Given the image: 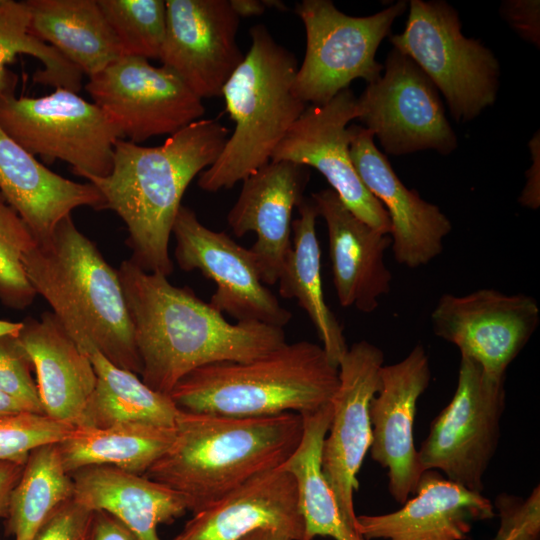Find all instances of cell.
Here are the masks:
<instances>
[{
	"instance_id": "cell-17",
	"label": "cell",
	"mask_w": 540,
	"mask_h": 540,
	"mask_svg": "<svg viewBox=\"0 0 540 540\" xmlns=\"http://www.w3.org/2000/svg\"><path fill=\"white\" fill-rule=\"evenodd\" d=\"M239 22L229 0H166L159 60L201 99L220 97L245 57Z\"/></svg>"
},
{
	"instance_id": "cell-16",
	"label": "cell",
	"mask_w": 540,
	"mask_h": 540,
	"mask_svg": "<svg viewBox=\"0 0 540 540\" xmlns=\"http://www.w3.org/2000/svg\"><path fill=\"white\" fill-rule=\"evenodd\" d=\"M383 365L384 353L374 344L362 340L348 347L338 365L339 383L322 445L323 474L345 521L356 530L353 496L359 487L357 474L372 443L369 407Z\"/></svg>"
},
{
	"instance_id": "cell-34",
	"label": "cell",
	"mask_w": 540,
	"mask_h": 540,
	"mask_svg": "<svg viewBox=\"0 0 540 540\" xmlns=\"http://www.w3.org/2000/svg\"><path fill=\"white\" fill-rule=\"evenodd\" d=\"M123 55L160 59L166 31L164 0H97Z\"/></svg>"
},
{
	"instance_id": "cell-44",
	"label": "cell",
	"mask_w": 540,
	"mask_h": 540,
	"mask_svg": "<svg viewBox=\"0 0 540 540\" xmlns=\"http://www.w3.org/2000/svg\"><path fill=\"white\" fill-rule=\"evenodd\" d=\"M229 3L239 18L259 16L266 9L264 0H229Z\"/></svg>"
},
{
	"instance_id": "cell-1",
	"label": "cell",
	"mask_w": 540,
	"mask_h": 540,
	"mask_svg": "<svg viewBox=\"0 0 540 540\" xmlns=\"http://www.w3.org/2000/svg\"><path fill=\"white\" fill-rule=\"evenodd\" d=\"M141 362V380L168 395L192 371L220 362H247L286 343L281 327L229 323L188 287L147 272L131 259L117 269Z\"/></svg>"
},
{
	"instance_id": "cell-13",
	"label": "cell",
	"mask_w": 540,
	"mask_h": 540,
	"mask_svg": "<svg viewBox=\"0 0 540 540\" xmlns=\"http://www.w3.org/2000/svg\"><path fill=\"white\" fill-rule=\"evenodd\" d=\"M172 234L175 259L183 271H200L216 284L209 304L238 321L261 322L283 328L292 314L263 283L250 248L225 232L203 225L196 213L181 206Z\"/></svg>"
},
{
	"instance_id": "cell-41",
	"label": "cell",
	"mask_w": 540,
	"mask_h": 540,
	"mask_svg": "<svg viewBox=\"0 0 540 540\" xmlns=\"http://www.w3.org/2000/svg\"><path fill=\"white\" fill-rule=\"evenodd\" d=\"M532 164L526 171V184L519 197L522 206L537 209L540 204V134L535 132L528 143Z\"/></svg>"
},
{
	"instance_id": "cell-33",
	"label": "cell",
	"mask_w": 540,
	"mask_h": 540,
	"mask_svg": "<svg viewBox=\"0 0 540 540\" xmlns=\"http://www.w3.org/2000/svg\"><path fill=\"white\" fill-rule=\"evenodd\" d=\"M30 55L42 63L34 83L79 92L83 73L54 47L34 36L24 1L0 0V98L15 95L18 76L8 65L17 55Z\"/></svg>"
},
{
	"instance_id": "cell-28",
	"label": "cell",
	"mask_w": 540,
	"mask_h": 540,
	"mask_svg": "<svg viewBox=\"0 0 540 540\" xmlns=\"http://www.w3.org/2000/svg\"><path fill=\"white\" fill-rule=\"evenodd\" d=\"M291 249L278 279L279 294L296 299L307 313L330 362L338 365L348 350L343 327L326 303L321 276V250L316 234L318 212L313 200L297 206Z\"/></svg>"
},
{
	"instance_id": "cell-8",
	"label": "cell",
	"mask_w": 540,
	"mask_h": 540,
	"mask_svg": "<svg viewBox=\"0 0 540 540\" xmlns=\"http://www.w3.org/2000/svg\"><path fill=\"white\" fill-rule=\"evenodd\" d=\"M408 8L404 0L364 17L349 16L330 0H302L295 12L306 32V51L294 90L310 105H324L355 79L377 80L383 64L376 60L381 42Z\"/></svg>"
},
{
	"instance_id": "cell-47",
	"label": "cell",
	"mask_w": 540,
	"mask_h": 540,
	"mask_svg": "<svg viewBox=\"0 0 540 540\" xmlns=\"http://www.w3.org/2000/svg\"><path fill=\"white\" fill-rule=\"evenodd\" d=\"M23 327V322H9L0 320V338L4 336H17Z\"/></svg>"
},
{
	"instance_id": "cell-38",
	"label": "cell",
	"mask_w": 540,
	"mask_h": 540,
	"mask_svg": "<svg viewBox=\"0 0 540 540\" xmlns=\"http://www.w3.org/2000/svg\"><path fill=\"white\" fill-rule=\"evenodd\" d=\"M499 527L492 540H540V487L526 498L499 494L493 504Z\"/></svg>"
},
{
	"instance_id": "cell-15",
	"label": "cell",
	"mask_w": 540,
	"mask_h": 540,
	"mask_svg": "<svg viewBox=\"0 0 540 540\" xmlns=\"http://www.w3.org/2000/svg\"><path fill=\"white\" fill-rule=\"evenodd\" d=\"M357 97L350 88L324 105H308L274 150L270 161H289L320 172L344 205L372 228L389 234L391 225L382 204L359 178L350 157L357 119Z\"/></svg>"
},
{
	"instance_id": "cell-12",
	"label": "cell",
	"mask_w": 540,
	"mask_h": 540,
	"mask_svg": "<svg viewBox=\"0 0 540 540\" xmlns=\"http://www.w3.org/2000/svg\"><path fill=\"white\" fill-rule=\"evenodd\" d=\"M85 89L123 137L136 144L170 136L205 114L202 99L173 71L141 57H119L89 77Z\"/></svg>"
},
{
	"instance_id": "cell-30",
	"label": "cell",
	"mask_w": 540,
	"mask_h": 540,
	"mask_svg": "<svg viewBox=\"0 0 540 540\" xmlns=\"http://www.w3.org/2000/svg\"><path fill=\"white\" fill-rule=\"evenodd\" d=\"M174 436L175 427L143 423L77 426L57 446L69 474L89 466H111L144 475Z\"/></svg>"
},
{
	"instance_id": "cell-26",
	"label": "cell",
	"mask_w": 540,
	"mask_h": 540,
	"mask_svg": "<svg viewBox=\"0 0 540 540\" xmlns=\"http://www.w3.org/2000/svg\"><path fill=\"white\" fill-rule=\"evenodd\" d=\"M71 477L76 502L93 512L112 515L139 540H162L158 526L189 511L180 493L145 475L111 466H89Z\"/></svg>"
},
{
	"instance_id": "cell-31",
	"label": "cell",
	"mask_w": 540,
	"mask_h": 540,
	"mask_svg": "<svg viewBox=\"0 0 540 540\" xmlns=\"http://www.w3.org/2000/svg\"><path fill=\"white\" fill-rule=\"evenodd\" d=\"M84 352L97 382L79 426L143 423L175 427L181 409L170 396L154 391L137 374L116 366L92 345Z\"/></svg>"
},
{
	"instance_id": "cell-5",
	"label": "cell",
	"mask_w": 540,
	"mask_h": 540,
	"mask_svg": "<svg viewBox=\"0 0 540 540\" xmlns=\"http://www.w3.org/2000/svg\"><path fill=\"white\" fill-rule=\"evenodd\" d=\"M338 368L321 345L284 343L247 362L200 367L181 379L169 396L184 411L234 417L305 414L331 402Z\"/></svg>"
},
{
	"instance_id": "cell-3",
	"label": "cell",
	"mask_w": 540,
	"mask_h": 540,
	"mask_svg": "<svg viewBox=\"0 0 540 540\" xmlns=\"http://www.w3.org/2000/svg\"><path fill=\"white\" fill-rule=\"evenodd\" d=\"M302 434L298 413L234 417L181 410L171 445L144 475L180 493L195 513L281 466Z\"/></svg>"
},
{
	"instance_id": "cell-10",
	"label": "cell",
	"mask_w": 540,
	"mask_h": 540,
	"mask_svg": "<svg viewBox=\"0 0 540 540\" xmlns=\"http://www.w3.org/2000/svg\"><path fill=\"white\" fill-rule=\"evenodd\" d=\"M505 402V378L488 375L461 355L454 395L417 450L423 472L442 471L447 479L482 493L484 474L498 447Z\"/></svg>"
},
{
	"instance_id": "cell-24",
	"label": "cell",
	"mask_w": 540,
	"mask_h": 540,
	"mask_svg": "<svg viewBox=\"0 0 540 540\" xmlns=\"http://www.w3.org/2000/svg\"><path fill=\"white\" fill-rule=\"evenodd\" d=\"M33 369L44 414L77 427L94 392L91 360L52 312L27 318L16 336Z\"/></svg>"
},
{
	"instance_id": "cell-25",
	"label": "cell",
	"mask_w": 540,
	"mask_h": 540,
	"mask_svg": "<svg viewBox=\"0 0 540 540\" xmlns=\"http://www.w3.org/2000/svg\"><path fill=\"white\" fill-rule=\"evenodd\" d=\"M0 193L39 242L48 239L74 209L103 210L104 205L92 183L75 182L49 170L1 127Z\"/></svg>"
},
{
	"instance_id": "cell-11",
	"label": "cell",
	"mask_w": 540,
	"mask_h": 540,
	"mask_svg": "<svg viewBox=\"0 0 540 540\" xmlns=\"http://www.w3.org/2000/svg\"><path fill=\"white\" fill-rule=\"evenodd\" d=\"M381 76L357 98V119L385 151L403 156L434 150L448 156L458 147L439 91L408 56L392 48Z\"/></svg>"
},
{
	"instance_id": "cell-32",
	"label": "cell",
	"mask_w": 540,
	"mask_h": 540,
	"mask_svg": "<svg viewBox=\"0 0 540 540\" xmlns=\"http://www.w3.org/2000/svg\"><path fill=\"white\" fill-rule=\"evenodd\" d=\"M74 484L62 463L57 444L34 449L12 491L7 533L14 540H32L53 512L73 498Z\"/></svg>"
},
{
	"instance_id": "cell-20",
	"label": "cell",
	"mask_w": 540,
	"mask_h": 540,
	"mask_svg": "<svg viewBox=\"0 0 540 540\" xmlns=\"http://www.w3.org/2000/svg\"><path fill=\"white\" fill-rule=\"evenodd\" d=\"M308 167L289 161H270L246 177L238 199L227 215L237 237L254 232L250 250L263 283L278 282L292 243V212L304 199Z\"/></svg>"
},
{
	"instance_id": "cell-39",
	"label": "cell",
	"mask_w": 540,
	"mask_h": 540,
	"mask_svg": "<svg viewBox=\"0 0 540 540\" xmlns=\"http://www.w3.org/2000/svg\"><path fill=\"white\" fill-rule=\"evenodd\" d=\"M94 513L71 498L53 512L32 540H90Z\"/></svg>"
},
{
	"instance_id": "cell-23",
	"label": "cell",
	"mask_w": 540,
	"mask_h": 540,
	"mask_svg": "<svg viewBox=\"0 0 540 540\" xmlns=\"http://www.w3.org/2000/svg\"><path fill=\"white\" fill-rule=\"evenodd\" d=\"M312 200L326 224L340 305L363 313L375 311L391 288L392 274L384 260L391 247L390 235L356 217L331 188L313 193Z\"/></svg>"
},
{
	"instance_id": "cell-27",
	"label": "cell",
	"mask_w": 540,
	"mask_h": 540,
	"mask_svg": "<svg viewBox=\"0 0 540 540\" xmlns=\"http://www.w3.org/2000/svg\"><path fill=\"white\" fill-rule=\"evenodd\" d=\"M30 30L91 77L123 56L97 0H26Z\"/></svg>"
},
{
	"instance_id": "cell-36",
	"label": "cell",
	"mask_w": 540,
	"mask_h": 540,
	"mask_svg": "<svg viewBox=\"0 0 540 540\" xmlns=\"http://www.w3.org/2000/svg\"><path fill=\"white\" fill-rule=\"evenodd\" d=\"M73 428L33 412L0 417V461L25 464L34 449L60 443Z\"/></svg>"
},
{
	"instance_id": "cell-21",
	"label": "cell",
	"mask_w": 540,
	"mask_h": 540,
	"mask_svg": "<svg viewBox=\"0 0 540 540\" xmlns=\"http://www.w3.org/2000/svg\"><path fill=\"white\" fill-rule=\"evenodd\" d=\"M172 540H240L261 529L303 540L296 480L281 466L260 473L192 513Z\"/></svg>"
},
{
	"instance_id": "cell-19",
	"label": "cell",
	"mask_w": 540,
	"mask_h": 540,
	"mask_svg": "<svg viewBox=\"0 0 540 540\" xmlns=\"http://www.w3.org/2000/svg\"><path fill=\"white\" fill-rule=\"evenodd\" d=\"M350 129L352 164L388 214L396 262L409 268L428 264L442 253L444 239L452 230L451 221L437 205L403 184L376 147L371 131L361 125H350Z\"/></svg>"
},
{
	"instance_id": "cell-2",
	"label": "cell",
	"mask_w": 540,
	"mask_h": 540,
	"mask_svg": "<svg viewBox=\"0 0 540 540\" xmlns=\"http://www.w3.org/2000/svg\"><path fill=\"white\" fill-rule=\"evenodd\" d=\"M228 129L215 119L197 120L155 147L119 139L113 167L105 177L88 179L103 197V209L126 224L131 260L147 272H173L169 239L183 195L219 157Z\"/></svg>"
},
{
	"instance_id": "cell-40",
	"label": "cell",
	"mask_w": 540,
	"mask_h": 540,
	"mask_svg": "<svg viewBox=\"0 0 540 540\" xmlns=\"http://www.w3.org/2000/svg\"><path fill=\"white\" fill-rule=\"evenodd\" d=\"M500 15L524 41L540 47V1L505 0Z\"/></svg>"
},
{
	"instance_id": "cell-48",
	"label": "cell",
	"mask_w": 540,
	"mask_h": 540,
	"mask_svg": "<svg viewBox=\"0 0 540 540\" xmlns=\"http://www.w3.org/2000/svg\"><path fill=\"white\" fill-rule=\"evenodd\" d=\"M4 203H6V202H5L4 198L2 197V195H1V193H0V205H1V204H4Z\"/></svg>"
},
{
	"instance_id": "cell-7",
	"label": "cell",
	"mask_w": 540,
	"mask_h": 540,
	"mask_svg": "<svg viewBox=\"0 0 540 540\" xmlns=\"http://www.w3.org/2000/svg\"><path fill=\"white\" fill-rule=\"evenodd\" d=\"M403 32L393 48L411 58L444 96L458 122L478 117L497 99L500 64L479 39L461 32L458 12L442 0H410Z\"/></svg>"
},
{
	"instance_id": "cell-43",
	"label": "cell",
	"mask_w": 540,
	"mask_h": 540,
	"mask_svg": "<svg viewBox=\"0 0 540 540\" xmlns=\"http://www.w3.org/2000/svg\"><path fill=\"white\" fill-rule=\"evenodd\" d=\"M24 464L0 461V518L7 516L10 496L18 483Z\"/></svg>"
},
{
	"instance_id": "cell-29",
	"label": "cell",
	"mask_w": 540,
	"mask_h": 540,
	"mask_svg": "<svg viewBox=\"0 0 540 540\" xmlns=\"http://www.w3.org/2000/svg\"><path fill=\"white\" fill-rule=\"evenodd\" d=\"M332 417L331 402L302 414L303 434L292 455L282 464L296 480L303 540L331 537L334 540H365L344 519L323 474L322 445Z\"/></svg>"
},
{
	"instance_id": "cell-6",
	"label": "cell",
	"mask_w": 540,
	"mask_h": 540,
	"mask_svg": "<svg viewBox=\"0 0 540 540\" xmlns=\"http://www.w3.org/2000/svg\"><path fill=\"white\" fill-rule=\"evenodd\" d=\"M251 46L222 96L235 122L216 161L198 176L207 192L231 189L271 160L308 104L294 90L298 61L263 24L250 28Z\"/></svg>"
},
{
	"instance_id": "cell-45",
	"label": "cell",
	"mask_w": 540,
	"mask_h": 540,
	"mask_svg": "<svg viewBox=\"0 0 540 540\" xmlns=\"http://www.w3.org/2000/svg\"><path fill=\"white\" fill-rule=\"evenodd\" d=\"M21 412H30L25 405L15 398L0 391V417Z\"/></svg>"
},
{
	"instance_id": "cell-9",
	"label": "cell",
	"mask_w": 540,
	"mask_h": 540,
	"mask_svg": "<svg viewBox=\"0 0 540 540\" xmlns=\"http://www.w3.org/2000/svg\"><path fill=\"white\" fill-rule=\"evenodd\" d=\"M0 127L32 155L65 161L87 180L110 174L114 145L124 139L101 108L62 87L41 97L0 98Z\"/></svg>"
},
{
	"instance_id": "cell-42",
	"label": "cell",
	"mask_w": 540,
	"mask_h": 540,
	"mask_svg": "<svg viewBox=\"0 0 540 540\" xmlns=\"http://www.w3.org/2000/svg\"><path fill=\"white\" fill-rule=\"evenodd\" d=\"M90 540H139L124 524L106 512H95Z\"/></svg>"
},
{
	"instance_id": "cell-37",
	"label": "cell",
	"mask_w": 540,
	"mask_h": 540,
	"mask_svg": "<svg viewBox=\"0 0 540 540\" xmlns=\"http://www.w3.org/2000/svg\"><path fill=\"white\" fill-rule=\"evenodd\" d=\"M32 368L16 336L0 338V391L21 402L30 412L44 414Z\"/></svg>"
},
{
	"instance_id": "cell-22",
	"label": "cell",
	"mask_w": 540,
	"mask_h": 540,
	"mask_svg": "<svg viewBox=\"0 0 540 540\" xmlns=\"http://www.w3.org/2000/svg\"><path fill=\"white\" fill-rule=\"evenodd\" d=\"M402 508L380 515H359L356 528L365 540H465L472 523L495 517L492 502L440 475L424 471Z\"/></svg>"
},
{
	"instance_id": "cell-18",
	"label": "cell",
	"mask_w": 540,
	"mask_h": 540,
	"mask_svg": "<svg viewBox=\"0 0 540 540\" xmlns=\"http://www.w3.org/2000/svg\"><path fill=\"white\" fill-rule=\"evenodd\" d=\"M430 379L427 353L423 346L416 345L401 361L382 366L379 388L370 402V454L388 470L389 492L401 504L414 493L423 473L413 425L417 402Z\"/></svg>"
},
{
	"instance_id": "cell-4",
	"label": "cell",
	"mask_w": 540,
	"mask_h": 540,
	"mask_svg": "<svg viewBox=\"0 0 540 540\" xmlns=\"http://www.w3.org/2000/svg\"><path fill=\"white\" fill-rule=\"evenodd\" d=\"M24 266L37 295L83 351L92 345L116 366L141 373L118 272L71 215L26 252Z\"/></svg>"
},
{
	"instance_id": "cell-35",
	"label": "cell",
	"mask_w": 540,
	"mask_h": 540,
	"mask_svg": "<svg viewBox=\"0 0 540 540\" xmlns=\"http://www.w3.org/2000/svg\"><path fill=\"white\" fill-rule=\"evenodd\" d=\"M37 242L17 212L6 203L0 205V301L23 310L37 293L24 266V256Z\"/></svg>"
},
{
	"instance_id": "cell-14",
	"label": "cell",
	"mask_w": 540,
	"mask_h": 540,
	"mask_svg": "<svg viewBox=\"0 0 540 540\" xmlns=\"http://www.w3.org/2000/svg\"><path fill=\"white\" fill-rule=\"evenodd\" d=\"M539 322L540 308L533 297L488 288L463 296L444 294L431 313L436 336L497 378H505Z\"/></svg>"
},
{
	"instance_id": "cell-46",
	"label": "cell",
	"mask_w": 540,
	"mask_h": 540,
	"mask_svg": "<svg viewBox=\"0 0 540 540\" xmlns=\"http://www.w3.org/2000/svg\"><path fill=\"white\" fill-rule=\"evenodd\" d=\"M240 540H292L287 535L275 531V530H267V529H261L256 530L245 537H243Z\"/></svg>"
}]
</instances>
